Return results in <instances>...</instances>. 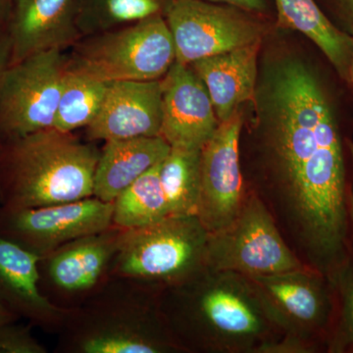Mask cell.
<instances>
[{
	"mask_svg": "<svg viewBox=\"0 0 353 353\" xmlns=\"http://www.w3.org/2000/svg\"><path fill=\"white\" fill-rule=\"evenodd\" d=\"M334 97L305 57L265 52L239 145L246 190L299 259L330 283L350 263L352 224L347 139Z\"/></svg>",
	"mask_w": 353,
	"mask_h": 353,
	"instance_id": "6da1fadb",
	"label": "cell"
},
{
	"mask_svg": "<svg viewBox=\"0 0 353 353\" xmlns=\"http://www.w3.org/2000/svg\"><path fill=\"white\" fill-rule=\"evenodd\" d=\"M159 307L183 353H259L282 336L250 278L203 267L162 290Z\"/></svg>",
	"mask_w": 353,
	"mask_h": 353,
	"instance_id": "7a4b0ae2",
	"label": "cell"
},
{
	"mask_svg": "<svg viewBox=\"0 0 353 353\" xmlns=\"http://www.w3.org/2000/svg\"><path fill=\"white\" fill-rule=\"evenodd\" d=\"M101 150L54 128L2 143L0 206L41 208L94 196Z\"/></svg>",
	"mask_w": 353,
	"mask_h": 353,
	"instance_id": "3957f363",
	"label": "cell"
},
{
	"mask_svg": "<svg viewBox=\"0 0 353 353\" xmlns=\"http://www.w3.org/2000/svg\"><path fill=\"white\" fill-rule=\"evenodd\" d=\"M161 290L111 277L71 311L57 353H183L159 307Z\"/></svg>",
	"mask_w": 353,
	"mask_h": 353,
	"instance_id": "277c9868",
	"label": "cell"
},
{
	"mask_svg": "<svg viewBox=\"0 0 353 353\" xmlns=\"http://www.w3.org/2000/svg\"><path fill=\"white\" fill-rule=\"evenodd\" d=\"M208 234L197 215L169 216L126 229L111 277L157 290L179 284L205 267Z\"/></svg>",
	"mask_w": 353,
	"mask_h": 353,
	"instance_id": "5b68a950",
	"label": "cell"
},
{
	"mask_svg": "<svg viewBox=\"0 0 353 353\" xmlns=\"http://www.w3.org/2000/svg\"><path fill=\"white\" fill-rule=\"evenodd\" d=\"M176 61L175 43L162 14L83 37L67 54V71L104 83L160 80Z\"/></svg>",
	"mask_w": 353,
	"mask_h": 353,
	"instance_id": "8992f818",
	"label": "cell"
},
{
	"mask_svg": "<svg viewBox=\"0 0 353 353\" xmlns=\"http://www.w3.org/2000/svg\"><path fill=\"white\" fill-rule=\"evenodd\" d=\"M205 266L241 275H274L304 268L264 204L248 190L240 212L208 234Z\"/></svg>",
	"mask_w": 353,
	"mask_h": 353,
	"instance_id": "52a82bcc",
	"label": "cell"
},
{
	"mask_svg": "<svg viewBox=\"0 0 353 353\" xmlns=\"http://www.w3.org/2000/svg\"><path fill=\"white\" fill-rule=\"evenodd\" d=\"M67 70L63 50L10 65L0 81V141L52 129Z\"/></svg>",
	"mask_w": 353,
	"mask_h": 353,
	"instance_id": "ba28073f",
	"label": "cell"
},
{
	"mask_svg": "<svg viewBox=\"0 0 353 353\" xmlns=\"http://www.w3.org/2000/svg\"><path fill=\"white\" fill-rule=\"evenodd\" d=\"M164 17L185 65L263 41L267 32L264 15L204 0H171Z\"/></svg>",
	"mask_w": 353,
	"mask_h": 353,
	"instance_id": "9c48e42d",
	"label": "cell"
},
{
	"mask_svg": "<svg viewBox=\"0 0 353 353\" xmlns=\"http://www.w3.org/2000/svg\"><path fill=\"white\" fill-rule=\"evenodd\" d=\"M248 278L282 334L320 350L327 345L334 313V288L328 279L308 267Z\"/></svg>",
	"mask_w": 353,
	"mask_h": 353,
	"instance_id": "30bf717a",
	"label": "cell"
},
{
	"mask_svg": "<svg viewBox=\"0 0 353 353\" xmlns=\"http://www.w3.org/2000/svg\"><path fill=\"white\" fill-rule=\"evenodd\" d=\"M125 231L112 225L69 241L41 257L39 287L44 296L66 310L80 307L111 278Z\"/></svg>",
	"mask_w": 353,
	"mask_h": 353,
	"instance_id": "8fae6325",
	"label": "cell"
},
{
	"mask_svg": "<svg viewBox=\"0 0 353 353\" xmlns=\"http://www.w3.org/2000/svg\"><path fill=\"white\" fill-rule=\"evenodd\" d=\"M113 202L92 196L25 209L0 206V236L39 257L65 243L112 226Z\"/></svg>",
	"mask_w": 353,
	"mask_h": 353,
	"instance_id": "7c38bea8",
	"label": "cell"
},
{
	"mask_svg": "<svg viewBox=\"0 0 353 353\" xmlns=\"http://www.w3.org/2000/svg\"><path fill=\"white\" fill-rule=\"evenodd\" d=\"M245 106L220 123L201 150L197 217L209 234L224 229L236 218L248 192L239 148Z\"/></svg>",
	"mask_w": 353,
	"mask_h": 353,
	"instance_id": "4fadbf2b",
	"label": "cell"
},
{
	"mask_svg": "<svg viewBox=\"0 0 353 353\" xmlns=\"http://www.w3.org/2000/svg\"><path fill=\"white\" fill-rule=\"evenodd\" d=\"M161 82L160 137L171 148L201 150L220 124L208 88L190 65L176 61Z\"/></svg>",
	"mask_w": 353,
	"mask_h": 353,
	"instance_id": "5bb4252c",
	"label": "cell"
},
{
	"mask_svg": "<svg viewBox=\"0 0 353 353\" xmlns=\"http://www.w3.org/2000/svg\"><path fill=\"white\" fill-rule=\"evenodd\" d=\"M162 119L161 79L109 83L101 110L85 129V138L94 143L157 137Z\"/></svg>",
	"mask_w": 353,
	"mask_h": 353,
	"instance_id": "9a60e30c",
	"label": "cell"
},
{
	"mask_svg": "<svg viewBox=\"0 0 353 353\" xmlns=\"http://www.w3.org/2000/svg\"><path fill=\"white\" fill-rule=\"evenodd\" d=\"M80 0H11L6 30L11 64L48 50L71 48L82 39L78 28Z\"/></svg>",
	"mask_w": 353,
	"mask_h": 353,
	"instance_id": "2e32d148",
	"label": "cell"
},
{
	"mask_svg": "<svg viewBox=\"0 0 353 353\" xmlns=\"http://www.w3.org/2000/svg\"><path fill=\"white\" fill-rule=\"evenodd\" d=\"M41 257L0 236V303L17 318L58 334L72 310L51 303L39 287Z\"/></svg>",
	"mask_w": 353,
	"mask_h": 353,
	"instance_id": "e0dca14e",
	"label": "cell"
},
{
	"mask_svg": "<svg viewBox=\"0 0 353 353\" xmlns=\"http://www.w3.org/2000/svg\"><path fill=\"white\" fill-rule=\"evenodd\" d=\"M262 41L190 64L208 88L219 123L229 119L254 97Z\"/></svg>",
	"mask_w": 353,
	"mask_h": 353,
	"instance_id": "ac0fdd59",
	"label": "cell"
},
{
	"mask_svg": "<svg viewBox=\"0 0 353 353\" xmlns=\"http://www.w3.org/2000/svg\"><path fill=\"white\" fill-rule=\"evenodd\" d=\"M170 150L171 146L160 136L105 141L95 168L94 196L113 202L143 174L163 161Z\"/></svg>",
	"mask_w": 353,
	"mask_h": 353,
	"instance_id": "d6986e66",
	"label": "cell"
},
{
	"mask_svg": "<svg viewBox=\"0 0 353 353\" xmlns=\"http://www.w3.org/2000/svg\"><path fill=\"white\" fill-rule=\"evenodd\" d=\"M276 26L292 30L310 39L328 60L343 82L350 83L353 37L332 22L316 0H274Z\"/></svg>",
	"mask_w": 353,
	"mask_h": 353,
	"instance_id": "ffe728a7",
	"label": "cell"
},
{
	"mask_svg": "<svg viewBox=\"0 0 353 353\" xmlns=\"http://www.w3.org/2000/svg\"><path fill=\"white\" fill-rule=\"evenodd\" d=\"M160 163L143 174L113 201V225L134 229L170 216L160 181Z\"/></svg>",
	"mask_w": 353,
	"mask_h": 353,
	"instance_id": "44dd1931",
	"label": "cell"
},
{
	"mask_svg": "<svg viewBox=\"0 0 353 353\" xmlns=\"http://www.w3.org/2000/svg\"><path fill=\"white\" fill-rule=\"evenodd\" d=\"M201 150L171 148L169 154L160 163V181L170 216L197 215L201 192Z\"/></svg>",
	"mask_w": 353,
	"mask_h": 353,
	"instance_id": "7402d4cb",
	"label": "cell"
},
{
	"mask_svg": "<svg viewBox=\"0 0 353 353\" xmlns=\"http://www.w3.org/2000/svg\"><path fill=\"white\" fill-rule=\"evenodd\" d=\"M171 0H80L78 28L81 36H92L134 24L162 14Z\"/></svg>",
	"mask_w": 353,
	"mask_h": 353,
	"instance_id": "603a6c76",
	"label": "cell"
},
{
	"mask_svg": "<svg viewBox=\"0 0 353 353\" xmlns=\"http://www.w3.org/2000/svg\"><path fill=\"white\" fill-rule=\"evenodd\" d=\"M108 85L66 70L53 128L62 132L85 129L101 110Z\"/></svg>",
	"mask_w": 353,
	"mask_h": 353,
	"instance_id": "cb8c5ba5",
	"label": "cell"
},
{
	"mask_svg": "<svg viewBox=\"0 0 353 353\" xmlns=\"http://www.w3.org/2000/svg\"><path fill=\"white\" fill-rule=\"evenodd\" d=\"M347 266L332 285L341 289L340 320L327 341L328 350L333 352L353 350V273L348 274Z\"/></svg>",
	"mask_w": 353,
	"mask_h": 353,
	"instance_id": "d4e9b609",
	"label": "cell"
},
{
	"mask_svg": "<svg viewBox=\"0 0 353 353\" xmlns=\"http://www.w3.org/2000/svg\"><path fill=\"white\" fill-rule=\"evenodd\" d=\"M32 325L7 323L0 327V353H48L32 334Z\"/></svg>",
	"mask_w": 353,
	"mask_h": 353,
	"instance_id": "484cf974",
	"label": "cell"
},
{
	"mask_svg": "<svg viewBox=\"0 0 353 353\" xmlns=\"http://www.w3.org/2000/svg\"><path fill=\"white\" fill-rule=\"evenodd\" d=\"M339 29L353 37V0H316Z\"/></svg>",
	"mask_w": 353,
	"mask_h": 353,
	"instance_id": "4316f807",
	"label": "cell"
},
{
	"mask_svg": "<svg viewBox=\"0 0 353 353\" xmlns=\"http://www.w3.org/2000/svg\"><path fill=\"white\" fill-rule=\"evenodd\" d=\"M320 348L294 336H284L260 348L259 353H313Z\"/></svg>",
	"mask_w": 353,
	"mask_h": 353,
	"instance_id": "83f0119b",
	"label": "cell"
},
{
	"mask_svg": "<svg viewBox=\"0 0 353 353\" xmlns=\"http://www.w3.org/2000/svg\"><path fill=\"white\" fill-rule=\"evenodd\" d=\"M204 1L229 4V6L240 7L250 12L261 14L264 16L270 12V4L268 0H204Z\"/></svg>",
	"mask_w": 353,
	"mask_h": 353,
	"instance_id": "f1b7e54d",
	"label": "cell"
},
{
	"mask_svg": "<svg viewBox=\"0 0 353 353\" xmlns=\"http://www.w3.org/2000/svg\"><path fill=\"white\" fill-rule=\"evenodd\" d=\"M11 48L10 38L7 32L6 26H0V81L9 68L11 64Z\"/></svg>",
	"mask_w": 353,
	"mask_h": 353,
	"instance_id": "f546056e",
	"label": "cell"
},
{
	"mask_svg": "<svg viewBox=\"0 0 353 353\" xmlns=\"http://www.w3.org/2000/svg\"><path fill=\"white\" fill-rule=\"evenodd\" d=\"M18 320H19V318L16 317L13 313H11L8 309H6L0 303V327L2 325L7 324V323L18 321Z\"/></svg>",
	"mask_w": 353,
	"mask_h": 353,
	"instance_id": "4dcf8cb0",
	"label": "cell"
},
{
	"mask_svg": "<svg viewBox=\"0 0 353 353\" xmlns=\"http://www.w3.org/2000/svg\"><path fill=\"white\" fill-rule=\"evenodd\" d=\"M11 0H0V26H6L10 10Z\"/></svg>",
	"mask_w": 353,
	"mask_h": 353,
	"instance_id": "1f68e13d",
	"label": "cell"
},
{
	"mask_svg": "<svg viewBox=\"0 0 353 353\" xmlns=\"http://www.w3.org/2000/svg\"><path fill=\"white\" fill-rule=\"evenodd\" d=\"M347 152L350 153V160H352L353 172V141L347 139Z\"/></svg>",
	"mask_w": 353,
	"mask_h": 353,
	"instance_id": "d6a6232c",
	"label": "cell"
},
{
	"mask_svg": "<svg viewBox=\"0 0 353 353\" xmlns=\"http://www.w3.org/2000/svg\"><path fill=\"white\" fill-rule=\"evenodd\" d=\"M348 85L353 90V51H352V63H350V83H348Z\"/></svg>",
	"mask_w": 353,
	"mask_h": 353,
	"instance_id": "836d02e7",
	"label": "cell"
},
{
	"mask_svg": "<svg viewBox=\"0 0 353 353\" xmlns=\"http://www.w3.org/2000/svg\"><path fill=\"white\" fill-rule=\"evenodd\" d=\"M350 220H352V223L353 224V192L352 194H350Z\"/></svg>",
	"mask_w": 353,
	"mask_h": 353,
	"instance_id": "e575fe53",
	"label": "cell"
},
{
	"mask_svg": "<svg viewBox=\"0 0 353 353\" xmlns=\"http://www.w3.org/2000/svg\"><path fill=\"white\" fill-rule=\"evenodd\" d=\"M1 145H2L1 141H0V148H1Z\"/></svg>",
	"mask_w": 353,
	"mask_h": 353,
	"instance_id": "d590c367",
	"label": "cell"
}]
</instances>
